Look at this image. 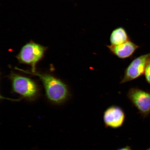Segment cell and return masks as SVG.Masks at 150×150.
Here are the masks:
<instances>
[{
	"instance_id": "cell-1",
	"label": "cell",
	"mask_w": 150,
	"mask_h": 150,
	"mask_svg": "<svg viewBox=\"0 0 150 150\" xmlns=\"http://www.w3.org/2000/svg\"><path fill=\"white\" fill-rule=\"evenodd\" d=\"M20 70L38 76L44 84L47 97L52 102L55 104H61L64 102L68 96L69 92L66 85L51 75Z\"/></svg>"
},
{
	"instance_id": "cell-9",
	"label": "cell",
	"mask_w": 150,
	"mask_h": 150,
	"mask_svg": "<svg viewBox=\"0 0 150 150\" xmlns=\"http://www.w3.org/2000/svg\"><path fill=\"white\" fill-rule=\"evenodd\" d=\"M144 74L145 75L146 81L150 84V60L146 67Z\"/></svg>"
},
{
	"instance_id": "cell-8",
	"label": "cell",
	"mask_w": 150,
	"mask_h": 150,
	"mask_svg": "<svg viewBox=\"0 0 150 150\" xmlns=\"http://www.w3.org/2000/svg\"><path fill=\"white\" fill-rule=\"evenodd\" d=\"M131 40L126 30L122 27L115 28L110 35V45H117Z\"/></svg>"
},
{
	"instance_id": "cell-4",
	"label": "cell",
	"mask_w": 150,
	"mask_h": 150,
	"mask_svg": "<svg viewBox=\"0 0 150 150\" xmlns=\"http://www.w3.org/2000/svg\"><path fill=\"white\" fill-rule=\"evenodd\" d=\"M150 60V53L141 55L134 59L125 69L120 83L135 80L143 75Z\"/></svg>"
},
{
	"instance_id": "cell-6",
	"label": "cell",
	"mask_w": 150,
	"mask_h": 150,
	"mask_svg": "<svg viewBox=\"0 0 150 150\" xmlns=\"http://www.w3.org/2000/svg\"><path fill=\"white\" fill-rule=\"evenodd\" d=\"M125 114L120 107L113 105L105 110L103 115V120L106 126L117 128L122 126L124 122Z\"/></svg>"
},
{
	"instance_id": "cell-2",
	"label": "cell",
	"mask_w": 150,
	"mask_h": 150,
	"mask_svg": "<svg viewBox=\"0 0 150 150\" xmlns=\"http://www.w3.org/2000/svg\"><path fill=\"white\" fill-rule=\"evenodd\" d=\"M47 48L31 41L22 47L17 58L21 62L31 65L32 73H35V65L44 56Z\"/></svg>"
},
{
	"instance_id": "cell-5",
	"label": "cell",
	"mask_w": 150,
	"mask_h": 150,
	"mask_svg": "<svg viewBox=\"0 0 150 150\" xmlns=\"http://www.w3.org/2000/svg\"><path fill=\"white\" fill-rule=\"evenodd\" d=\"M127 96L142 115L146 116L150 114V92L133 87L129 90Z\"/></svg>"
},
{
	"instance_id": "cell-7",
	"label": "cell",
	"mask_w": 150,
	"mask_h": 150,
	"mask_svg": "<svg viewBox=\"0 0 150 150\" xmlns=\"http://www.w3.org/2000/svg\"><path fill=\"white\" fill-rule=\"evenodd\" d=\"M110 51L120 59H125L132 56L139 47L131 40L117 45H107Z\"/></svg>"
},
{
	"instance_id": "cell-11",
	"label": "cell",
	"mask_w": 150,
	"mask_h": 150,
	"mask_svg": "<svg viewBox=\"0 0 150 150\" xmlns=\"http://www.w3.org/2000/svg\"><path fill=\"white\" fill-rule=\"evenodd\" d=\"M147 150H150V149H147Z\"/></svg>"
},
{
	"instance_id": "cell-10",
	"label": "cell",
	"mask_w": 150,
	"mask_h": 150,
	"mask_svg": "<svg viewBox=\"0 0 150 150\" xmlns=\"http://www.w3.org/2000/svg\"><path fill=\"white\" fill-rule=\"evenodd\" d=\"M117 150H131L130 148L128 147H125L122 148H121V149H120Z\"/></svg>"
},
{
	"instance_id": "cell-3",
	"label": "cell",
	"mask_w": 150,
	"mask_h": 150,
	"mask_svg": "<svg viewBox=\"0 0 150 150\" xmlns=\"http://www.w3.org/2000/svg\"><path fill=\"white\" fill-rule=\"evenodd\" d=\"M14 91L24 98L32 100L38 93L36 84L30 79L15 74L11 75Z\"/></svg>"
}]
</instances>
